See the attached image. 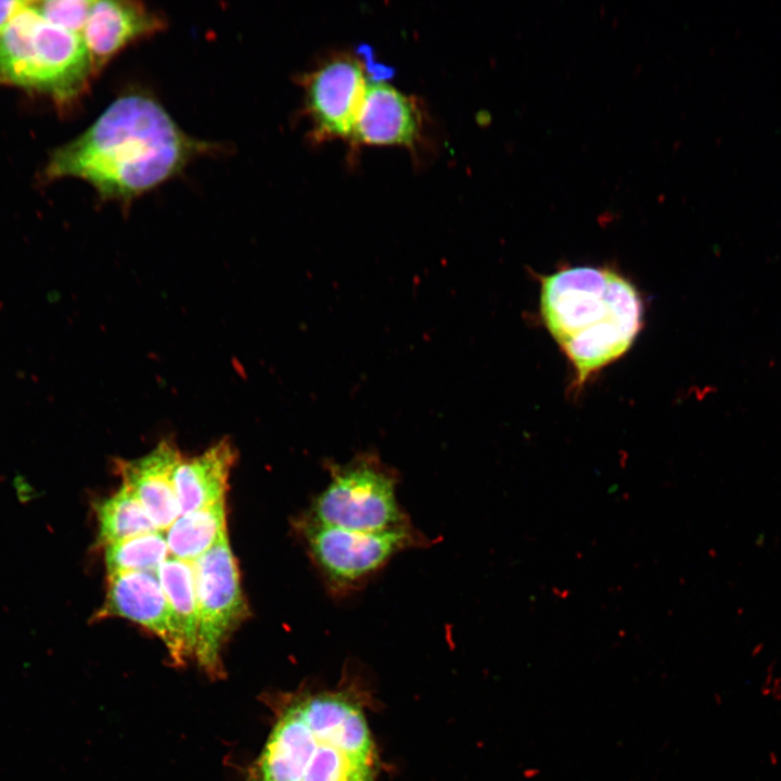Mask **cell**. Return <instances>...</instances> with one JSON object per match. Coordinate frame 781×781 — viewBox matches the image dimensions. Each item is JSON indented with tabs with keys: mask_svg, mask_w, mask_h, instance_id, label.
<instances>
[{
	"mask_svg": "<svg viewBox=\"0 0 781 781\" xmlns=\"http://www.w3.org/2000/svg\"><path fill=\"white\" fill-rule=\"evenodd\" d=\"M210 144L187 135L153 98L111 103L80 136L53 151L48 179L75 177L103 200L129 203L180 172Z\"/></svg>",
	"mask_w": 781,
	"mask_h": 781,
	"instance_id": "obj_1",
	"label": "cell"
},
{
	"mask_svg": "<svg viewBox=\"0 0 781 781\" xmlns=\"http://www.w3.org/2000/svg\"><path fill=\"white\" fill-rule=\"evenodd\" d=\"M361 704L346 692L299 695L279 713L248 781H375Z\"/></svg>",
	"mask_w": 781,
	"mask_h": 781,
	"instance_id": "obj_2",
	"label": "cell"
},
{
	"mask_svg": "<svg viewBox=\"0 0 781 781\" xmlns=\"http://www.w3.org/2000/svg\"><path fill=\"white\" fill-rule=\"evenodd\" d=\"M540 310L578 385L622 357L642 327L639 292L609 268L574 267L545 277Z\"/></svg>",
	"mask_w": 781,
	"mask_h": 781,
	"instance_id": "obj_3",
	"label": "cell"
},
{
	"mask_svg": "<svg viewBox=\"0 0 781 781\" xmlns=\"http://www.w3.org/2000/svg\"><path fill=\"white\" fill-rule=\"evenodd\" d=\"M93 76L82 37L47 22L31 1H24L0 34V86L34 90L67 105Z\"/></svg>",
	"mask_w": 781,
	"mask_h": 781,
	"instance_id": "obj_4",
	"label": "cell"
},
{
	"mask_svg": "<svg viewBox=\"0 0 781 781\" xmlns=\"http://www.w3.org/2000/svg\"><path fill=\"white\" fill-rule=\"evenodd\" d=\"M330 482L303 515L313 522L361 533H387L413 524L397 500L399 473L373 450L345 463L324 461Z\"/></svg>",
	"mask_w": 781,
	"mask_h": 781,
	"instance_id": "obj_5",
	"label": "cell"
},
{
	"mask_svg": "<svg viewBox=\"0 0 781 781\" xmlns=\"http://www.w3.org/2000/svg\"><path fill=\"white\" fill-rule=\"evenodd\" d=\"M295 528L324 588L334 599L347 598L364 588L397 553L432 543L414 526L387 533H361L302 516L295 522Z\"/></svg>",
	"mask_w": 781,
	"mask_h": 781,
	"instance_id": "obj_6",
	"label": "cell"
},
{
	"mask_svg": "<svg viewBox=\"0 0 781 781\" xmlns=\"http://www.w3.org/2000/svg\"><path fill=\"white\" fill-rule=\"evenodd\" d=\"M197 635L194 658L210 675L221 670L225 641L247 615L238 564L228 536L194 561Z\"/></svg>",
	"mask_w": 781,
	"mask_h": 781,
	"instance_id": "obj_7",
	"label": "cell"
},
{
	"mask_svg": "<svg viewBox=\"0 0 781 781\" xmlns=\"http://www.w3.org/2000/svg\"><path fill=\"white\" fill-rule=\"evenodd\" d=\"M367 86L362 65L346 54L323 62L306 78L305 103L316 139H351Z\"/></svg>",
	"mask_w": 781,
	"mask_h": 781,
	"instance_id": "obj_8",
	"label": "cell"
},
{
	"mask_svg": "<svg viewBox=\"0 0 781 781\" xmlns=\"http://www.w3.org/2000/svg\"><path fill=\"white\" fill-rule=\"evenodd\" d=\"M95 616H117L139 624L163 641L176 663L188 658L157 572L107 575L105 599Z\"/></svg>",
	"mask_w": 781,
	"mask_h": 781,
	"instance_id": "obj_9",
	"label": "cell"
},
{
	"mask_svg": "<svg viewBox=\"0 0 781 781\" xmlns=\"http://www.w3.org/2000/svg\"><path fill=\"white\" fill-rule=\"evenodd\" d=\"M165 21L137 1H93L81 34L93 74L130 43L164 29Z\"/></svg>",
	"mask_w": 781,
	"mask_h": 781,
	"instance_id": "obj_10",
	"label": "cell"
},
{
	"mask_svg": "<svg viewBox=\"0 0 781 781\" xmlns=\"http://www.w3.org/2000/svg\"><path fill=\"white\" fill-rule=\"evenodd\" d=\"M182 458L176 444L165 438L140 458L116 460L123 485L133 492L161 532L179 516L174 477Z\"/></svg>",
	"mask_w": 781,
	"mask_h": 781,
	"instance_id": "obj_11",
	"label": "cell"
},
{
	"mask_svg": "<svg viewBox=\"0 0 781 781\" xmlns=\"http://www.w3.org/2000/svg\"><path fill=\"white\" fill-rule=\"evenodd\" d=\"M422 131L415 99L384 81H370L351 139L370 145L413 146Z\"/></svg>",
	"mask_w": 781,
	"mask_h": 781,
	"instance_id": "obj_12",
	"label": "cell"
},
{
	"mask_svg": "<svg viewBox=\"0 0 781 781\" xmlns=\"http://www.w3.org/2000/svg\"><path fill=\"white\" fill-rule=\"evenodd\" d=\"M235 457L232 443L222 438L196 457L182 458L174 477L179 515L225 500Z\"/></svg>",
	"mask_w": 781,
	"mask_h": 781,
	"instance_id": "obj_13",
	"label": "cell"
},
{
	"mask_svg": "<svg viewBox=\"0 0 781 781\" xmlns=\"http://www.w3.org/2000/svg\"><path fill=\"white\" fill-rule=\"evenodd\" d=\"M226 536L225 500L179 515L165 530L169 555L189 562L200 559Z\"/></svg>",
	"mask_w": 781,
	"mask_h": 781,
	"instance_id": "obj_14",
	"label": "cell"
},
{
	"mask_svg": "<svg viewBox=\"0 0 781 781\" xmlns=\"http://www.w3.org/2000/svg\"><path fill=\"white\" fill-rule=\"evenodd\" d=\"M157 576L180 631L187 657H194L197 635L194 562L169 556L158 567Z\"/></svg>",
	"mask_w": 781,
	"mask_h": 781,
	"instance_id": "obj_15",
	"label": "cell"
},
{
	"mask_svg": "<svg viewBox=\"0 0 781 781\" xmlns=\"http://www.w3.org/2000/svg\"><path fill=\"white\" fill-rule=\"evenodd\" d=\"M98 542L102 547L158 530L143 505L125 485L94 504Z\"/></svg>",
	"mask_w": 781,
	"mask_h": 781,
	"instance_id": "obj_16",
	"label": "cell"
},
{
	"mask_svg": "<svg viewBox=\"0 0 781 781\" xmlns=\"http://www.w3.org/2000/svg\"><path fill=\"white\" fill-rule=\"evenodd\" d=\"M165 532L142 534L104 547L107 575L126 572H157L169 558Z\"/></svg>",
	"mask_w": 781,
	"mask_h": 781,
	"instance_id": "obj_17",
	"label": "cell"
},
{
	"mask_svg": "<svg viewBox=\"0 0 781 781\" xmlns=\"http://www.w3.org/2000/svg\"><path fill=\"white\" fill-rule=\"evenodd\" d=\"M31 2L34 8L47 22L80 36L93 4L91 0H47Z\"/></svg>",
	"mask_w": 781,
	"mask_h": 781,
	"instance_id": "obj_18",
	"label": "cell"
},
{
	"mask_svg": "<svg viewBox=\"0 0 781 781\" xmlns=\"http://www.w3.org/2000/svg\"><path fill=\"white\" fill-rule=\"evenodd\" d=\"M23 4L24 1H0V34Z\"/></svg>",
	"mask_w": 781,
	"mask_h": 781,
	"instance_id": "obj_19",
	"label": "cell"
}]
</instances>
